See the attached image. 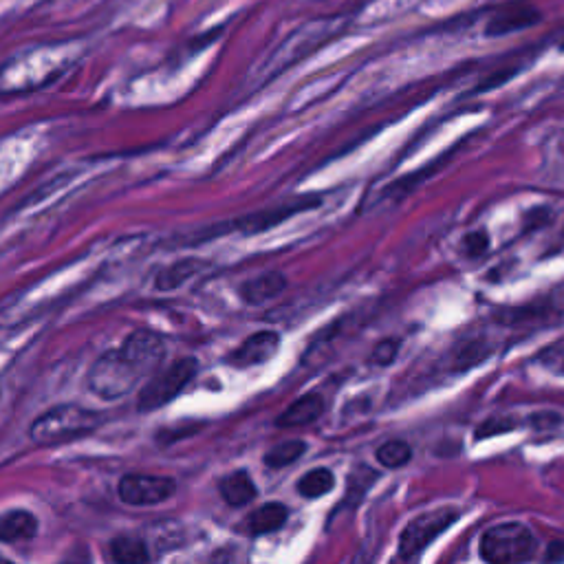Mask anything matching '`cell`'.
I'll use <instances>...</instances> for the list:
<instances>
[{
    "instance_id": "obj_9",
    "label": "cell",
    "mask_w": 564,
    "mask_h": 564,
    "mask_svg": "<svg viewBox=\"0 0 564 564\" xmlns=\"http://www.w3.org/2000/svg\"><path fill=\"white\" fill-rule=\"evenodd\" d=\"M540 20H542V14L538 7L514 0V3H505L501 7H496L494 12L487 16L485 36L501 38V36L516 34V31H523V29L538 25Z\"/></svg>"
},
{
    "instance_id": "obj_23",
    "label": "cell",
    "mask_w": 564,
    "mask_h": 564,
    "mask_svg": "<svg viewBox=\"0 0 564 564\" xmlns=\"http://www.w3.org/2000/svg\"><path fill=\"white\" fill-rule=\"evenodd\" d=\"M487 245H490V236L485 232H472L465 238V254L472 258H479L487 252Z\"/></svg>"
},
{
    "instance_id": "obj_17",
    "label": "cell",
    "mask_w": 564,
    "mask_h": 564,
    "mask_svg": "<svg viewBox=\"0 0 564 564\" xmlns=\"http://www.w3.org/2000/svg\"><path fill=\"white\" fill-rule=\"evenodd\" d=\"M203 267L201 260L197 258H188V260H179V263L170 265L166 269H161L157 278H155V287L159 291H172V289H179L181 285H186V282L199 274V269Z\"/></svg>"
},
{
    "instance_id": "obj_22",
    "label": "cell",
    "mask_w": 564,
    "mask_h": 564,
    "mask_svg": "<svg viewBox=\"0 0 564 564\" xmlns=\"http://www.w3.org/2000/svg\"><path fill=\"white\" fill-rule=\"evenodd\" d=\"M514 428H516V423L512 419H487V421H483V426L476 430V439L501 435V432H509Z\"/></svg>"
},
{
    "instance_id": "obj_21",
    "label": "cell",
    "mask_w": 564,
    "mask_h": 564,
    "mask_svg": "<svg viewBox=\"0 0 564 564\" xmlns=\"http://www.w3.org/2000/svg\"><path fill=\"white\" fill-rule=\"evenodd\" d=\"M412 459V450L406 441H388L382 448L377 450V461L384 465V468H401Z\"/></svg>"
},
{
    "instance_id": "obj_13",
    "label": "cell",
    "mask_w": 564,
    "mask_h": 564,
    "mask_svg": "<svg viewBox=\"0 0 564 564\" xmlns=\"http://www.w3.org/2000/svg\"><path fill=\"white\" fill-rule=\"evenodd\" d=\"M285 289L287 278L282 276L280 271H267V274L247 280L238 294H241L247 305H265V302L278 298Z\"/></svg>"
},
{
    "instance_id": "obj_24",
    "label": "cell",
    "mask_w": 564,
    "mask_h": 564,
    "mask_svg": "<svg viewBox=\"0 0 564 564\" xmlns=\"http://www.w3.org/2000/svg\"><path fill=\"white\" fill-rule=\"evenodd\" d=\"M395 357H397V344H395V340H386V342H382V344H379L377 349H375L373 362L386 366V364L393 362Z\"/></svg>"
},
{
    "instance_id": "obj_19",
    "label": "cell",
    "mask_w": 564,
    "mask_h": 564,
    "mask_svg": "<svg viewBox=\"0 0 564 564\" xmlns=\"http://www.w3.org/2000/svg\"><path fill=\"white\" fill-rule=\"evenodd\" d=\"M305 452H307L305 441H300V439L282 441L265 454V465L267 468H287V465L296 463Z\"/></svg>"
},
{
    "instance_id": "obj_18",
    "label": "cell",
    "mask_w": 564,
    "mask_h": 564,
    "mask_svg": "<svg viewBox=\"0 0 564 564\" xmlns=\"http://www.w3.org/2000/svg\"><path fill=\"white\" fill-rule=\"evenodd\" d=\"M108 551H111V558L119 564H141L150 560V551L146 542L130 536H119L111 540Z\"/></svg>"
},
{
    "instance_id": "obj_5",
    "label": "cell",
    "mask_w": 564,
    "mask_h": 564,
    "mask_svg": "<svg viewBox=\"0 0 564 564\" xmlns=\"http://www.w3.org/2000/svg\"><path fill=\"white\" fill-rule=\"evenodd\" d=\"M461 512L457 507H441L432 509V512H423L417 518H412L401 531L399 538V556L412 558L426 549L432 540L439 538L443 531L450 529L459 520Z\"/></svg>"
},
{
    "instance_id": "obj_12",
    "label": "cell",
    "mask_w": 564,
    "mask_h": 564,
    "mask_svg": "<svg viewBox=\"0 0 564 564\" xmlns=\"http://www.w3.org/2000/svg\"><path fill=\"white\" fill-rule=\"evenodd\" d=\"M38 534V518L27 509H9L0 516V542L3 545H18L29 542Z\"/></svg>"
},
{
    "instance_id": "obj_7",
    "label": "cell",
    "mask_w": 564,
    "mask_h": 564,
    "mask_svg": "<svg viewBox=\"0 0 564 564\" xmlns=\"http://www.w3.org/2000/svg\"><path fill=\"white\" fill-rule=\"evenodd\" d=\"M340 29H342V16L318 18L311 20V23H307L305 27H300L285 40V45L280 49L282 67L294 64L302 56H307L311 49H316L324 40H329L333 34H338Z\"/></svg>"
},
{
    "instance_id": "obj_6",
    "label": "cell",
    "mask_w": 564,
    "mask_h": 564,
    "mask_svg": "<svg viewBox=\"0 0 564 564\" xmlns=\"http://www.w3.org/2000/svg\"><path fill=\"white\" fill-rule=\"evenodd\" d=\"M177 492V483L170 476L126 474L117 483L119 501L130 507H150L166 503Z\"/></svg>"
},
{
    "instance_id": "obj_11",
    "label": "cell",
    "mask_w": 564,
    "mask_h": 564,
    "mask_svg": "<svg viewBox=\"0 0 564 564\" xmlns=\"http://www.w3.org/2000/svg\"><path fill=\"white\" fill-rule=\"evenodd\" d=\"M280 349V335L276 331H258L238 346L232 355L227 357V362L236 368H249L269 362Z\"/></svg>"
},
{
    "instance_id": "obj_16",
    "label": "cell",
    "mask_w": 564,
    "mask_h": 564,
    "mask_svg": "<svg viewBox=\"0 0 564 564\" xmlns=\"http://www.w3.org/2000/svg\"><path fill=\"white\" fill-rule=\"evenodd\" d=\"M287 516L289 512L282 503H265V505H260L256 512L249 514L247 529L256 536L271 534V531H276L287 523Z\"/></svg>"
},
{
    "instance_id": "obj_4",
    "label": "cell",
    "mask_w": 564,
    "mask_h": 564,
    "mask_svg": "<svg viewBox=\"0 0 564 564\" xmlns=\"http://www.w3.org/2000/svg\"><path fill=\"white\" fill-rule=\"evenodd\" d=\"M197 368L199 364L194 357H183V360L170 364L166 371L155 373L144 384L137 397L139 412H155L168 406L170 401L181 395V390L192 382L194 375H197Z\"/></svg>"
},
{
    "instance_id": "obj_3",
    "label": "cell",
    "mask_w": 564,
    "mask_h": 564,
    "mask_svg": "<svg viewBox=\"0 0 564 564\" xmlns=\"http://www.w3.org/2000/svg\"><path fill=\"white\" fill-rule=\"evenodd\" d=\"M536 553V538L523 523H503L481 538V556L494 564L525 562Z\"/></svg>"
},
{
    "instance_id": "obj_20",
    "label": "cell",
    "mask_w": 564,
    "mask_h": 564,
    "mask_svg": "<svg viewBox=\"0 0 564 564\" xmlns=\"http://www.w3.org/2000/svg\"><path fill=\"white\" fill-rule=\"evenodd\" d=\"M335 487V476L327 468H316L307 472L298 481V492L305 498H320Z\"/></svg>"
},
{
    "instance_id": "obj_10",
    "label": "cell",
    "mask_w": 564,
    "mask_h": 564,
    "mask_svg": "<svg viewBox=\"0 0 564 564\" xmlns=\"http://www.w3.org/2000/svg\"><path fill=\"white\" fill-rule=\"evenodd\" d=\"M119 351H122L128 360L148 377L150 373L157 371L161 362H164L166 344L161 340V335H157L155 331L139 329L128 335L124 344L119 346Z\"/></svg>"
},
{
    "instance_id": "obj_14",
    "label": "cell",
    "mask_w": 564,
    "mask_h": 564,
    "mask_svg": "<svg viewBox=\"0 0 564 564\" xmlns=\"http://www.w3.org/2000/svg\"><path fill=\"white\" fill-rule=\"evenodd\" d=\"M322 412H324V399L318 393L302 395L287 410L280 412L278 419H276V426L278 428L307 426V423H313L316 419H320Z\"/></svg>"
},
{
    "instance_id": "obj_8",
    "label": "cell",
    "mask_w": 564,
    "mask_h": 564,
    "mask_svg": "<svg viewBox=\"0 0 564 564\" xmlns=\"http://www.w3.org/2000/svg\"><path fill=\"white\" fill-rule=\"evenodd\" d=\"M322 203L320 197H298L294 201H287L278 205L274 210H265V212H254L249 216H243V219H238L234 223H227L225 227L227 230L223 232H243V234H260V232H267L271 230L274 225L285 223L291 216H296L300 212H307L311 208H318Z\"/></svg>"
},
{
    "instance_id": "obj_1",
    "label": "cell",
    "mask_w": 564,
    "mask_h": 564,
    "mask_svg": "<svg viewBox=\"0 0 564 564\" xmlns=\"http://www.w3.org/2000/svg\"><path fill=\"white\" fill-rule=\"evenodd\" d=\"M102 417L95 410L82 408L78 404H60L31 423L29 439L36 446H62L75 439H82L89 432L100 428Z\"/></svg>"
},
{
    "instance_id": "obj_2",
    "label": "cell",
    "mask_w": 564,
    "mask_h": 564,
    "mask_svg": "<svg viewBox=\"0 0 564 564\" xmlns=\"http://www.w3.org/2000/svg\"><path fill=\"white\" fill-rule=\"evenodd\" d=\"M146 375L119 351H106L93 362L89 371V388L95 397L102 401H117L144 382Z\"/></svg>"
},
{
    "instance_id": "obj_15",
    "label": "cell",
    "mask_w": 564,
    "mask_h": 564,
    "mask_svg": "<svg viewBox=\"0 0 564 564\" xmlns=\"http://www.w3.org/2000/svg\"><path fill=\"white\" fill-rule=\"evenodd\" d=\"M219 492L223 496V501L232 507L249 505L258 494L252 476H249L245 470L227 474L225 479L219 483Z\"/></svg>"
}]
</instances>
